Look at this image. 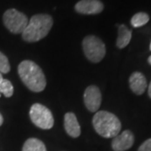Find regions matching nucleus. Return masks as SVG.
I'll list each match as a JSON object with an SVG mask.
<instances>
[{"label":"nucleus","instance_id":"f257e3e1","mask_svg":"<svg viewBox=\"0 0 151 151\" xmlns=\"http://www.w3.org/2000/svg\"><path fill=\"white\" fill-rule=\"evenodd\" d=\"M18 73L23 83L34 92H40L46 86V79L39 65L32 60H23L18 66Z\"/></svg>","mask_w":151,"mask_h":151},{"label":"nucleus","instance_id":"f03ea898","mask_svg":"<svg viewBox=\"0 0 151 151\" xmlns=\"http://www.w3.org/2000/svg\"><path fill=\"white\" fill-rule=\"evenodd\" d=\"M53 25V19L49 14H39L31 17L28 25L22 33V38L29 43L38 42L45 38Z\"/></svg>","mask_w":151,"mask_h":151},{"label":"nucleus","instance_id":"7ed1b4c3","mask_svg":"<svg viewBox=\"0 0 151 151\" xmlns=\"http://www.w3.org/2000/svg\"><path fill=\"white\" fill-rule=\"evenodd\" d=\"M92 125L98 134L106 139L119 134L122 124L119 118L108 111H98L92 119Z\"/></svg>","mask_w":151,"mask_h":151},{"label":"nucleus","instance_id":"20e7f679","mask_svg":"<svg viewBox=\"0 0 151 151\" xmlns=\"http://www.w3.org/2000/svg\"><path fill=\"white\" fill-rule=\"evenodd\" d=\"M82 49L87 60L98 63L106 55V46L103 40L95 35H87L82 41Z\"/></svg>","mask_w":151,"mask_h":151},{"label":"nucleus","instance_id":"39448f33","mask_svg":"<svg viewBox=\"0 0 151 151\" xmlns=\"http://www.w3.org/2000/svg\"><path fill=\"white\" fill-rule=\"evenodd\" d=\"M29 118L36 127L50 129L54 126V118L50 110L40 103H35L29 110Z\"/></svg>","mask_w":151,"mask_h":151},{"label":"nucleus","instance_id":"423d86ee","mask_svg":"<svg viewBox=\"0 0 151 151\" xmlns=\"http://www.w3.org/2000/svg\"><path fill=\"white\" fill-rule=\"evenodd\" d=\"M3 22L11 33L22 34L28 25L29 19L24 14L15 9H10L4 14Z\"/></svg>","mask_w":151,"mask_h":151},{"label":"nucleus","instance_id":"0eeeda50","mask_svg":"<svg viewBox=\"0 0 151 151\" xmlns=\"http://www.w3.org/2000/svg\"><path fill=\"white\" fill-rule=\"evenodd\" d=\"M84 103L90 112L96 113L98 111L102 103V94L97 86H89L86 87L84 92Z\"/></svg>","mask_w":151,"mask_h":151},{"label":"nucleus","instance_id":"6e6552de","mask_svg":"<svg viewBox=\"0 0 151 151\" xmlns=\"http://www.w3.org/2000/svg\"><path fill=\"white\" fill-rule=\"evenodd\" d=\"M134 143V135L130 130H124L123 133L113 138L112 149L113 151H126L129 150Z\"/></svg>","mask_w":151,"mask_h":151},{"label":"nucleus","instance_id":"1a4fd4ad","mask_svg":"<svg viewBox=\"0 0 151 151\" xmlns=\"http://www.w3.org/2000/svg\"><path fill=\"white\" fill-rule=\"evenodd\" d=\"M103 9L104 5L100 0H80L75 5V10L81 14H97Z\"/></svg>","mask_w":151,"mask_h":151},{"label":"nucleus","instance_id":"9d476101","mask_svg":"<svg viewBox=\"0 0 151 151\" xmlns=\"http://www.w3.org/2000/svg\"><path fill=\"white\" fill-rule=\"evenodd\" d=\"M129 82L130 89L132 90V92L139 96L142 95L145 92L147 86H148L147 80L145 75L139 71H135L131 74Z\"/></svg>","mask_w":151,"mask_h":151},{"label":"nucleus","instance_id":"9b49d317","mask_svg":"<svg viewBox=\"0 0 151 151\" xmlns=\"http://www.w3.org/2000/svg\"><path fill=\"white\" fill-rule=\"evenodd\" d=\"M64 127L66 134L72 138H78L81 135V127L73 113H67L64 117Z\"/></svg>","mask_w":151,"mask_h":151},{"label":"nucleus","instance_id":"f8f14e48","mask_svg":"<svg viewBox=\"0 0 151 151\" xmlns=\"http://www.w3.org/2000/svg\"><path fill=\"white\" fill-rule=\"evenodd\" d=\"M132 38V31L124 24H120L119 26V35L116 41V45L119 49L125 48Z\"/></svg>","mask_w":151,"mask_h":151},{"label":"nucleus","instance_id":"ddd939ff","mask_svg":"<svg viewBox=\"0 0 151 151\" xmlns=\"http://www.w3.org/2000/svg\"><path fill=\"white\" fill-rule=\"evenodd\" d=\"M22 151H47L43 142L36 138H29L24 142Z\"/></svg>","mask_w":151,"mask_h":151},{"label":"nucleus","instance_id":"4468645a","mask_svg":"<svg viewBox=\"0 0 151 151\" xmlns=\"http://www.w3.org/2000/svg\"><path fill=\"white\" fill-rule=\"evenodd\" d=\"M150 20V16L145 12H139L135 14L131 19V25L134 28H139L144 26Z\"/></svg>","mask_w":151,"mask_h":151},{"label":"nucleus","instance_id":"2eb2a0df","mask_svg":"<svg viewBox=\"0 0 151 151\" xmlns=\"http://www.w3.org/2000/svg\"><path fill=\"white\" fill-rule=\"evenodd\" d=\"M4 94L6 97H11L14 94V86L11 81L8 79H4L0 83V94Z\"/></svg>","mask_w":151,"mask_h":151},{"label":"nucleus","instance_id":"dca6fc26","mask_svg":"<svg viewBox=\"0 0 151 151\" xmlns=\"http://www.w3.org/2000/svg\"><path fill=\"white\" fill-rule=\"evenodd\" d=\"M10 71V64L5 55L0 51V72L7 74Z\"/></svg>","mask_w":151,"mask_h":151},{"label":"nucleus","instance_id":"f3484780","mask_svg":"<svg viewBox=\"0 0 151 151\" xmlns=\"http://www.w3.org/2000/svg\"><path fill=\"white\" fill-rule=\"evenodd\" d=\"M138 151H151V138L145 141L139 146Z\"/></svg>","mask_w":151,"mask_h":151},{"label":"nucleus","instance_id":"a211bd4d","mask_svg":"<svg viewBox=\"0 0 151 151\" xmlns=\"http://www.w3.org/2000/svg\"><path fill=\"white\" fill-rule=\"evenodd\" d=\"M148 94H149V97L151 98V81L149 85V88H148Z\"/></svg>","mask_w":151,"mask_h":151},{"label":"nucleus","instance_id":"6ab92c4d","mask_svg":"<svg viewBox=\"0 0 151 151\" xmlns=\"http://www.w3.org/2000/svg\"><path fill=\"white\" fill-rule=\"evenodd\" d=\"M3 123H4V118H3L2 114L0 113V126H2Z\"/></svg>","mask_w":151,"mask_h":151},{"label":"nucleus","instance_id":"aec40b11","mask_svg":"<svg viewBox=\"0 0 151 151\" xmlns=\"http://www.w3.org/2000/svg\"><path fill=\"white\" fill-rule=\"evenodd\" d=\"M4 80V77H3V75H2V73L0 72V83L2 82V81Z\"/></svg>","mask_w":151,"mask_h":151},{"label":"nucleus","instance_id":"412c9836","mask_svg":"<svg viewBox=\"0 0 151 151\" xmlns=\"http://www.w3.org/2000/svg\"><path fill=\"white\" fill-rule=\"evenodd\" d=\"M148 62H149V64L151 65V55L149 57V58H148Z\"/></svg>","mask_w":151,"mask_h":151},{"label":"nucleus","instance_id":"4be33fe9","mask_svg":"<svg viewBox=\"0 0 151 151\" xmlns=\"http://www.w3.org/2000/svg\"><path fill=\"white\" fill-rule=\"evenodd\" d=\"M150 51H151V42H150Z\"/></svg>","mask_w":151,"mask_h":151},{"label":"nucleus","instance_id":"5701e85b","mask_svg":"<svg viewBox=\"0 0 151 151\" xmlns=\"http://www.w3.org/2000/svg\"><path fill=\"white\" fill-rule=\"evenodd\" d=\"M0 97H1V94H0Z\"/></svg>","mask_w":151,"mask_h":151}]
</instances>
